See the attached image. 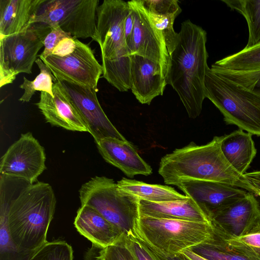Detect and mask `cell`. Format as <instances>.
Listing matches in <instances>:
<instances>
[{"instance_id": "8d00e7d4", "label": "cell", "mask_w": 260, "mask_h": 260, "mask_svg": "<svg viewBox=\"0 0 260 260\" xmlns=\"http://www.w3.org/2000/svg\"><path fill=\"white\" fill-rule=\"evenodd\" d=\"M238 80L241 86L260 95V73H241Z\"/></svg>"}, {"instance_id": "ac0fdd59", "label": "cell", "mask_w": 260, "mask_h": 260, "mask_svg": "<svg viewBox=\"0 0 260 260\" xmlns=\"http://www.w3.org/2000/svg\"><path fill=\"white\" fill-rule=\"evenodd\" d=\"M98 150L107 162L121 170L127 177L152 174L151 167L143 159L127 140L107 138L96 143Z\"/></svg>"}, {"instance_id": "ab89813d", "label": "cell", "mask_w": 260, "mask_h": 260, "mask_svg": "<svg viewBox=\"0 0 260 260\" xmlns=\"http://www.w3.org/2000/svg\"><path fill=\"white\" fill-rule=\"evenodd\" d=\"M129 7L130 9L124 22V33L126 42L132 35L134 25V14L130 6Z\"/></svg>"}, {"instance_id": "2e32d148", "label": "cell", "mask_w": 260, "mask_h": 260, "mask_svg": "<svg viewBox=\"0 0 260 260\" xmlns=\"http://www.w3.org/2000/svg\"><path fill=\"white\" fill-rule=\"evenodd\" d=\"M99 4V0H63L57 16V25L75 38L93 40Z\"/></svg>"}, {"instance_id": "f35d334b", "label": "cell", "mask_w": 260, "mask_h": 260, "mask_svg": "<svg viewBox=\"0 0 260 260\" xmlns=\"http://www.w3.org/2000/svg\"><path fill=\"white\" fill-rule=\"evenodd\" d=\"M244 176L253 187L255 195L257 190H260V170L244 174Z\"/></svg>"}, {"instance_id": "603a6c76", "label": "cell", "mask_w": 260, "mask_h": 260, "mask_svg": "<svg viewBox=\"0 0 260 260\" xmlns=\"http://www.w3.org/2000/svg\"><path fill=\"white\" fill-rule=\"evenodd\" d=\"M117 184L122 190L136 196L139 199L151 202L180 201L188 198L167 185L148 184L125 178L117 181Z\"/></svg>"}, {"instance_id": "30bf717a", "label": "cell", "mask_w": 260, "mask_h": 260, "mask_svg": "<svg viewBox=\"0 0 260 260\" xmlns=\"http://www.w3.org/2000/svg\"><path fill=\"white\" fill-rule=\"evenodd\" d=\"M127 2L134 19L133 31L127 41L129 55L141 56L158 63L169 84L171 57L165 39L150 20L140 0Z\"/></svg>"}, {"instance_id": "d4e9b609", "label": "cell", "mask_w": 260, "mask_h": 260, "mask_svg": "<svg viewBox=\"0 0 260 260\" xmlns=\"http://www.w3.org/2000/svg\"><path fill=\"white\" fill-rule=\"evenodd\" d=\"M229 7L241 14L248 26L249 38L245 47L249 48L260 44V0H223Z\"/></svg>"}, {"instance_id": "4dcf8cb0", "label": "cell", "mask_w": 260, "mask_h": 260, "mask_svg": "<svg viewBox=\"0 0 260 260\" xmlns=\"http://www.w3.org/2000/svg\"><path fill=\"white\" fill-rule=\"evenodd\" d=\"M146 12L150 20L162 34L168 52L171 55L175 50L179 42V33L175 31L173 25L176 18L180 14L159 15L149 13L147 11Z\"/></svg>"}, {"instance_id": "f546056e", "label": "cell", "mask_w": 260, "mask_h": 260, "mask_svg": "<svg viewBox=\"0 0 260 260\" xmlns=\"http://www.w3.org/2000/svg\"><path fill=\"white\" fill-rule=\"evenodd\" d=\"M72 246L63 240L47 241L31 252L26 260H73Z\"/></svg>"}, {"instance_id": "ffe728a7", "label": "cell", "mask_w": 260, "mask_h": 260, "mask_svg": "<svg viewBox=\"0 0 260 260\" xmlns=\"http://www.w3.org/2000/svg\"><path fill=\"white\" fill-rule=\"evenodd\" d=\"M140 216L211 223L208 216L190 198L160 203L139 199Z\"/></svg>"}, {"instance_id": "83f0119b", "label": "cell", "mask_w": 260, "mask_h": 260, "mask_svg": "<svg viewBox=\"0 0 260 260\" xmlns=\"http://www.w3.org/2000/svg\"><path fill=\"white\" fill-rule=\"evenodd\" d=\"M35 63L38 65L40 73L36 78L30 81L23 77V81L19 87L24 90L19 101L22 102H29L36 91H43L53 96V85L56 81L51 70L40 58H37Z\"/></svg>"}, {"instance_id": "1f68e13d", "label": "cell", "mask_w": 260, "mask_h": 260, "mask_svg": "<svg viewBox=\"0 0 260 260\" xmlns=\"http://www.w3.org/2000/svg\"><path fill=\"white\" fill-rule=\"evenodd\" d=\"M145 9L149 13L165 15L179 13L181 9L177 0H140Z\"/></svg>"}, {"instance_id": "7402d4cb", "label": "cell", "mask_w": 260, "mask_h": 260, "mask_svg": "<svg viewBox=\"0 0 260 260\" xmlns=\"http://www.w3.org/2000/svg\"><path fill=\"white\" fill-rule=\"evenodd\" d=\"M221 149L230 165L244 175L256 154L252 135L239 129L221 136Z\"/></svg>"}, {"instance_id": "3957f363", "label": "cell", "mask_w": 260, "mask_h": 260, "mask_svg": "<svg viewBox=\"0 0 260 260\" xmlns=\"http://www.w3.org/2000/svg\"><path fill=\"white\" fill-rule=\"evenodd\" d=\"M56 203L52 187L42 182L26 183L13 197L8 215L10 232L14 243L26 256L47 242Z\"/></svg>"}, {"instance_id": "836d02e7", "label": "cell", "mask_w": 260, "mask_h": 260, "mask_svg": "<svg viewBox=\"0 0 260 260\" xmlns=\"http://www.w3.org/2000/svg\"><path fill=\"white\" fill-rule=\"evenodd\" d=\"M70 37L72 36L64 31L59 26L51 28L50 31L44 40V49L38 56L40 59H44L52 55L53 51L58 44L64 38Z\"/></svg>"}, {"instance_id": "cb8c5ba5", "label": "cell", "mask_w": 260, "mask_h": 260, "mask_svg": "<svg viewBox=\"0 0 260 260\" xmlns=\"http://www.w3.org/2000/svg\"><path fill=\"white\" fill-rule=\"evenodd\" d=\"M212 66L226 71L245 73H260V44L245 48L216 61Z\"/></svg>"}, {"instance_id": "d590c367", "label": "cell", "mask_w": 260, "mask_h": 260, "mask_svg": "<svg viewBox=\"0 0 260 260\" xmlns=\"http://www.w3.org/2000/svg\"><path fill=\"white\" fill-rule=\"evenodd\" d=\"M124 242L135 260H154L137 241L135 235L125 237Z\"/></svg>"}, {"instance_id": "ba28073f", "label": "cell", "mask_w": 260, "mask_h": 260, "mask_svg": "<svg viewBox=\"0 0 260 260\" xmlns=\"http://www.w3.org/2000/svg\"><path fill=\"white\" fill-rule=\"evenodd\" d=\"M51 28L34 23L23 31L0 39V87L12 83L20 73L31 74L38 53Z\"/></svg>"}, {"instance_id": "8992f818", "label": "cell", "mask_w": 260, "mask_h": 260, "mask_svg": "<svg viewBox=\"0 0 260 260\" xmlns=\"http://www.w3.org/2000/svg\"><path fill=\"white\" fill-rule=\"evenodd\" d=\"M79 192L81 205L95 209L125 237L136 236L140 217L138 197L122 190L112 179L105 176L91 178Z\"/></svg>"}, {"instance_id": "74e56055", "label": "cell", "mask_w": 260, "mask_h": 260, "mask_svg": "<svg viewBox=\"0 0 260 260\" xmlns=\"http://www.w3.org/2000/svg\"><path fill=\"white\" fill-rule=\"evenodd\" d=\"M75 39L70 37L61 40L53 51L52 55L64 56L72 53L76 47Z\"/></svg>"}, {"instance_id": "e0dca14e", "label": "cell", "mask_w": 260, "mask_h": 260, "mask_svg": "<svg viewBox=\"0 0 260 260\" xmlns=\"http://www.w3.org/2000/svg\"><path fill=\"white\" fill-rule=\"evenodd\" d=\"M131 88L137 100L150 105L157 96L162 95L168 85L161 67L148 58L131 55Z\"/></svg>"}, {"instance_id": "5b68a950", "label": "cell", "mask_w": 260, "mask_h": 260, "mask_svg": "<svg viewBox=\"0 0 260 260\" xmlns=\"http://www.w3.org/2000/svg\"><path fill=\"white\" fill-rule=\"evenodd\" d=\"M205 95L220 111L227 124L260 136V95L209 68L205 76Z\"/></svg>"}, {"instance_id": "44dd1931", "label": "cell", "mask_w": 260, "mask_h": 260, "mask_svg": "<svg viewBox=\"0 0 260 260\" xmlns=\"http://www.w3.org/2000/svg\"><path fill=\"white\" fill-rule=\"evenodd\" d=\"M43 1L0 0V39L28 27L33 15Z\"/></svg>"}, {"instance_id": "484cf974", "label": "cell", "mask_w": 260, "mask_h": 260, "mask_svg": "<svg viewBox=\"0 0 260 260\" xmlns=\"http://www.w3.org/2000/svg\"><path fill=\"white\" fill-rule=\"evenodd\" d=\"M190 249L209 260H255L229 247L213 230L209 239Z\"/></svg>"}, {"instance_id": "277c9868", "label": "cell", "mask_w": 260, "mask_h": 260, "mask_svg": "<svg viewBox=\"0 0 260 260\" xmlns=\"http://www.w3.org/2000/svg\"><path fill=\"white\" fill-rule=\"evenodd\" d=\"M129 9L128 2L104 0L97 8L93 40L101 49L103 77L121 92L131 88V60L124 33Z\"/></svg>"}, {"instance_id": "9a60e30c", "label": "cell", "mask_w": 260, "mask_h": 260, "mask_svg": "<svg viewBox=\"0 0 260 260\" xmlns=\"http://www.w3.org/2000/svg\"><path fill=\"white\" fill-rule=\"evenodd\" d=\"M211 223L226 235L241 236L260 222V207L254 194L243 198L211 217Z\"/></svg>"}, {"instance_id": "8fae6325", "label": "cell", "mask_w": 260, "mask_h": 260, "mask_svg": "<svg viewBox=\"0 0 260 260\" xmlns=\"http://www.w3.org/2000/svg\"><path fill=\"white\" fill-rule=\"evenodd\" d=\"M44 148L31 133L22 134L2 157L0 175L18 177L32 184L46 169Z\"/></svg>"}, {"instance_id": "7c38bea8", "label": "cell", "mask_w": 260, "mask_h": 260, "mask_svg": "<svg viewBox=\"0 0 260 260\" xmlns=\"http://www.w3.org/2000/svg\"><path fill=\"white\" fill-rule=\"evenodd\" d=\"M60 82L95 143L107 138L126 140L103 111L98 99L97 91L66 82Z\"/></svg>"}, {"instance_id": "d6986e66", "label": "cell", "mask_w": 260, "mask_h": 260, "mask_svg": "<svg viewBox=\"0 0 260 260\" xmlns=\"http://www.w3.org/2000/svg\"><path fill=\"white\" fill-rule=\"evenodd\" d=\"M74 224L81 235L102 248L116 244L125 238L118 228L87 205H81L79 208Z\"/></svg>"}, {"instance_id": "b9f144b4", "label": "cell", "mask_w": 260, "mask_h": 260, "mask_svg": "<svg viewBox=\"0 0 260 260\" xmlns=\"http://www.w3.org/2000/svg\"><path fill=\"white\" fill-rule=\"evenodd\" d=\"M191 260H209L192 251L190 249H185L181 252Z\"/></svg>"}, {"instance_id": "4316f807", "label": "cell", "mask_w": 260, "mask_h": 260, "mask_svg": "<svg viewBox=\"0 0 260 260\" xmlns=\"http://www.w3.org/2000/svg\"><path fill=\"white\" fill-rule=\"evenodd\" d=\"M217 233L231 248L242 254L260 259V222L245 234L236 237H230L212 225Z\"/></svg>"}, {"instance_id": "6da1fadb", "label": "cell", "mask_w": 260, "mask_h": 260, "mask_svg": "<svg viewBox=\"0 0 260 260\" xmlns=\"http://www.w3.org/2000/svg\"><path fill=\"white\" fill-rule=\"evenodd\" d=\"M221 136L198 145L193 142L174 150L160 159L158 173L166 184L176 185L185 180L218 182L245 189L255 195L244 175L228 162L221 149Z\"/></svg>"}, {"instance_id": "d6a6232c", "label": "cell", "mask_w": 260, "mask_h": 260, "mask_svg": "<svg viewBox=\"0 0 260 260\" xmlns=\"http://www.w3.org/2000/svg\"><path fill=\"white\" fill-rule=\"evenodd\" d=\"M124 240L113 245L101 248L102 260H135L129 249L125 246Z\"/></svg>"}, {"instance_id": "9c48e42d", "label": "cell", "mask_w": 260, "mask_h": 260, "mask_svg": "<svg viewBox=\"0 0 260 260\" xmlns=\"http://www.w3.org/2000/svg\"><path fill=\"white\" fill-rule=\"evenodd\" d=\"M76 47L64 56L51 55L41 59L51 70L57 81L86 87L98 91V84L103 73L102 64L91 48L75 39Z\"/></svg>"}, {"instance_id": "4fadbf2b", "label": "cell", "mask_w": 260, "mask_h": 260, "mask_svg": "<svg viewBox=\"0 0 260 260\" xmlns=\"http://www.w3.org/2000/svg\"><path fill=\"white\" fill-rule=\"evenodd\" d=\"M176 186L186 196L191 198L210 219L213 215L244 197L249 192L211 181L188 180L180 182Z\"/></svg>"}, {"instance_id": "5bb4252c", "label": "cell", "mask_w": 260, "mask_h": 260, "mask_svg": "<svg viewBox=\"0 0 260 260\" xmlns=\"http://www.w3.org/2000/svg\"><path fill=\"white\" fill-rule=\"evenodd\" d=\"M53 92V96L41 92L40 101L36 104L46 121L69 131L88 132L86 124L60 82L56 80L54 82Z\"/></svg>"}, {"instance_id": "f1b7e54d", "label": "cell", "mask_w": 260, "mask_h": 260, "mask_svg": "<svg viewBox=\"0 0 260 260\" xmlns=\"http://www.w3.org/2000/svg\"><path fill=\"white\" fill-rule=\"evenodd\" d=\"M10 204L0 200V249L1 260H20L17 254L27 257L21 253L12 241L8 224Z\"/></svg>"}, {"instance_id": "7a4b0ae2", "label": "cell", "mask_w": 260, "mask_h": 260, "mask_svg": "<svg viewBox=\"0 0 260 260\" xmlns=\"http://www.w3.org/2000/svg\"><path fill=\"white\" fill-rule=\"evenodd\" d=\"M179 39L170 55L169 84L176 91L188 116L198 117L205 95V80L209 68L206 49L207 33L190 20L183 21Z\"/></svg>"}, {"instance_id": "e575fe53", "label": "cell", "mask_w": 260, "mask_h": 260, "mask_svg": "<svg viewBox=\"0 0 260 260\" xmlns=\"http://www.w3.org/2000/svg\"><path fill=\"white\" fill-rule=\"evenodd\" d=\"M136 238L154 260H191L182 252L173 254H166L153 247L149 243L136 236Z\"/></svg>"}, {"instance_id": "60d3db41", "label": "cell", "mask_w": 260, "mask_h": 260, "mask_svg": "<svg viewBox=\"0 0 260 260\" xmlns=\"http://www.w3.org/2000/svg\"><path fill=\"white\" fill-rule=\"evenodd\" d=\"M83 260H102L100 250L95 247L88 249L84 254Z\"/></svg>"}, {"instance_id": "52a82bcc", "label": "cell", "mask_w": 260, "mask_h": 260, "mask_svg": "<svg viewBox=\"0 0 260 260\" xmlns=\"http://www.w3.org/2000/svg\"><path fill=\"white\" fill-rule=\"evenodd\" d=\"M212 233L211 223L140 216L136 235L162 252L173 254L202 244Z\"/></svg>"}]
</instances>
